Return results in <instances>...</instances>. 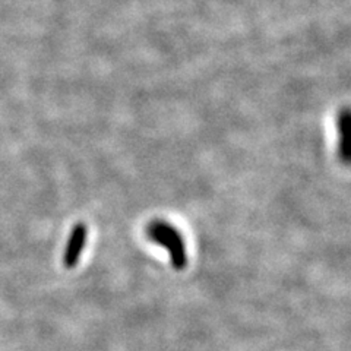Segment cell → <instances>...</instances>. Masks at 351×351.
Returning a JSON list of instances; mask_svg holds the SVG:
<instances>
[{"mask_svg":"<svg viewBox=\"0 0 351 351\" xmlns=\"http://www.w3.org/2000/svg\"><path fill=\"white\" fill-rule=\"evenodd\" d=\"M147 236L169 252L174 269L182 271L188 267V250L178 228L162 219H154L147 227Z\"/></svg>","mask_w":351,"mask_h":351,"instance_id":"1","label":"cell"},{"mask_svg":"<svg viewBox=\"0 0 351 351\" xmlns=\"http://www.w3.org/2000/svg\"><path fill=\"white\" fill-rule=\"evenodd\" d=\"M88 240V227L84 223L75 224L63 252V265L68 269H73L81 261Z\"/></svg>","mask_w":351,"mask_h":351,"instance_id":"2","label":"cell"},{"mask_svg":"<svg viewBox=\"0 0 351 351\" xmlns=\"http://www.w3.org/2000/svg\"><path fill=\"white\" fill-rule=\"evenodd\" d=\"M338 158L344 166L351 167V108L346 107L337 116Z\"/></svg>","mask_w":351,"mask_h":351,"instance_id":"3","label":"cell"}]
</instances>
